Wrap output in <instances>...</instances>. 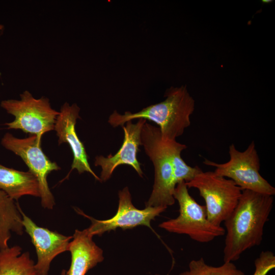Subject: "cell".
Returning a JSON list of instances; mask_svg holds the SVG:
<instances>
[{
	"label": "cell",
	"mask_w": 275,
	"mask_h": 275,
	"mask_svg": "<svg viewBox=\"0 0 275 275\" xmlns=\"http://www.w3.org/2000/svg\"><path fill=\"white\" fill-rule=\"evenodd\" d=\"M273 203L272 196L242 190L237 206L224 222V262L237 261L245 251L261 244Z\"/></svg>",
	"instance_id": "cell-1"
},
{
	"label": "cell",
	"mask_w": 275,
	"mask_h": 275,
	"mask_svg": "<svg viewBox=\"0 0 275 275\" xmlns=\"http://www.w3.org/2000/svg\"><path fill=\"white\" fill-rule=\"evenodd\" d=\"M164 97L166 99L164 101L136 113L125 112L121 115L114 111L108 122L116 127H122L127 122L134 119L148 120L159 126L162 140L175 141L190 124V116L194 110L195 101L183 86L167 89Z\"/></svg>",
	"instance_id": "cell-2"
},
{
	"label": "cell",
	"mask_w": 275,
	"mask_h": 275,
	"mask_svg": "<svg viewBox=\"0 0 275 275\" xmlns=\"http://www.w3.org/2000/svg\"><path fill=\"white\" fill-rule=\"evenodd\" d=\"M173 197L178 201L179 214L160 223V228L171 233L187 235L201 243L210 242L225 234L223 227L214 225L208 219L205 206L199 204L189 195L185 181L177 184Z\"/></svg>",
	"instance_id": "cell-3"
},
{
	"label": "cell",
	"mask_w": 275,
	"mask_h": 275,
	"mask_svg": "<svg viewBox=\"0 0 275 275\" xmlns=\"http://www.w3.org/2000/svg\"><path fill=\"white\" fill-rule=\"evenodd\" d=\"M141 145L154 168L153 189L146 207H163L173 205L176 187L173 168L166 143L161 138L159 128L147 122L141 134Z\"/></svg>",
	"instance_id": "cell-4"
},
{
	"label": "cell",
	"mask_w": 275,
	"mask_h": 275,
	"mask_svg": "<svg viewBox=\"0 0 275 275\" xmlns=\"http://www.w3.org/2000/svg\"><path fill=\"white\" fill-rule=\"evenodd\" d=\"M1 106L14 120L6 123L8 129H20L26 133L35 135L39 143L46 132L54 130L59 112L51 106L48 98H36L28 90L20 94V99H7Z\"/></svg>",
	"instance_id": "cell-5"
},
{
	"label": "cell",
	"mask_w": 275,
	"mask_h": 275,
	"mask_svg": "<svg viewBox=\"0 0 275 275\" xmlns=\"http://www.w3.org/2000/svg\"><path fill=\"white\" fill-rule=\"evenodd\" d=\"M185 183L188 188L198 189L205 200L208 219L217 226L231 214L242 191L233 180L214 172L201 171Z\"/></svg>",
	"instance_id": "cell-6"
},
{
	"label": "cell",
	"mask_w": 275,
	"mask_h": 275,
	"mask_svg": "<svg viewBox=\"0 0 275 275\" xmlns=\"http://www.w3.org/2000/svg\"><path fill=\"white\" fill-rule=\"evenodd\" d=\"M230 160L218 163L205 159L203 163L214 167V172L233 180L242 190L273 196L275 188L260 174V159L254 141L244 151L237 150L233 144L229 146Z\"/></svg>",
	"instance_id": "cell-7"
},
{
	"label": "cell",
	"mask_w": 275,
	"mask_h": 275,
	"mask_svg": "<svg viewBox=\"0 0 275 275\" xmlns=\"http://www.w3.org/2000/svg\"><path fill=\"white\" fill-rule=\"evenodd\" d=\"M1 144L23 160L29 171L38 180L42 206L45 209H52L56 203L47 179L50 173L60 170L61 168L45 154L36 136L31 135L26 138L19 139L7 132L2 138Z\"/></svg>",
	"instance_id": "cell-8"
},
{
	"label": "cell",
	"mask_w": 275,
	"mask_h": 275,
	"mask_svg": "<svg viewBox=\"0 0 275 275\" xmlns=\"http://www.w3.org/2000/svg\"><path fill=\"white\" fill-rule=\"evenodd\" d=\"M118 209L112 218L105 220L96 219L86 215L79 208H74L75 211L89 218L91 224L87 228L92 236H101L106 232L115 230L117 228L123 230L132 229L138 226H146L152 229L151 221L167 209L163 207H146L139 209L132 204L131 196L127 187L120 190Z\"/></svg>",
	"instance_id": "cell-9"
},
{
	"label": "cell",
	"mask_w": 275,
	"mask_h": 275,
	"mask_svg": "<svg viewBox=\"0 0 275 275\" xmlns=\"http://www.w3.org/2000/svg\"><path fill=\"white\" fill-rule=\"evenodd\" d=\"M17 203L22 215L24 231L31 238L37 254L35 268L38 275H48L52 260L59 255L68 251L72 236H66L47 228L38 226L22 211Z\"/></svg>",
	"instance_id": "cell-10"
},
{
	"label": "cell",
	"mask_w": 275,
	"mask_h": 275,
	"mask_svg": "<svg viewBox=\"0 0 275 275\" xmlns=\"http://www.w3.org/2000/svg\"><path fill=\"white\" fill-rule=\"evenodd\" d=\"M79 112L80 108L77 104L70 105L68 102L64 103L61 107L54 124V130L58 138L59 145L67 143L73 153L71 168L66 178L75 169L79 174L88 172L96 180L100 181V178L90 167L84 145L79 140L75 130L77 119L80 118Z\"/></svg>",
	"instance_id": "cell-11"
},
{
	"label": "cell",
	"mask_w": 275,
	"mask_h": 275,
	"mask_svg": "<svg viewBox=\"0 0 275 275\" xmlns=\"http://www.w3.org/2000/svg\"><path fill=\"white\" fill-rule=\"evenodd\" d=\"M146 120L139 119L136 123L131 121L127 122L126 126H123L124 138L123 144L119 151L115 154H110L107 157L100 155L95 157L94 165L101 168L100 182L108 180L115 169L122 164L132 167L141 177L143 172L141 163L137 159L139 146L141 145V134L144 124Z\"/></svg>",
	"instance_id": "cell-12"
},
{
	"label": "cell",
	"mask_w": 275,
	"mask_h": 275,
	"mask_svg": "<svg viewBox=\"0 0 275 275\" xmlns=\"http://www.w3.org/2000/svg\"><path fill=\"white\" fill-rule=\"evenodd\" d=\"M93 237L87 229L75 230L69 245L71 264L67 275H85L103 260V251L93 241Z\"/></svg>",
	"instance_id": "cell-13"
},
{
	"label": "cell",
	"mask_w": 275,
	"mask_h": 275,
	"mask_svg": "<svg viewBox=\"0 0 275 275\" xmlns=\"http://www.w3.org/2000/svg\"><path fill=\"white\" fill-rule=\"evenodd\" d=\"M0 189L14 200L24 196L40 197L38 180L30 171H20L1 164Z\"/></svg>",
	"instance_id": "cell-14"
},
{
	"label": "cell",
	"mask_w": 275,
	"mask_h": 275,
	"mask_svg": "<svg viewBox=\"0 0 275 275\" xmlns=\"http://www.w3.org/2000/svg\"><path fill=\"white\" fill-rule=\"evenodd\" d=\"M24 231L17 203L0 189V250L9 247L11 232L21 236Z\"/></svg>",
	"instance_id": "cell-15"
},
{
	"label": "cell",
	"mask_w": 275,
	"mask_h": 275,
	"mask_svg": "<svg viewBox=\"0 0 275 275\" xmlns=\"http://www.w3.org/2000/svg\"><path fill=\"white\" fill-rule=\"evenodd\" d=\"M29 252L19 245L0 250V275H38Z\"/></svg>",
	"instance_id": "cell-16"
},
{
	"label": "cell",
	"mask_w": 275,
	"mask_h": 275,
	"mask_svg": "<svg viewBox=\"0 0 275 275\" xmlns=\"http://www.w3.org/2000/svg\"><path fill=\"white\" fill-rule=\"evenodd\" d=\"M165 142L171 159L176 185L181 181L188 182L191 181L197 174L202 171L198 166L191 167L187 165L182 158L181 153L187 148L185 144L179 143L176 140Z\"/></svg>",
	"instance_id": "cell-17"
},
{
	"label": "cell",
	"mask_w": 275,
	"mask_h": 275,
	"mask_svg": "<svg viewBox=\"0 0 275 275\" xmlns=\"http://www.w3.org/2000/svg\"><path fill=\"white\" fill-rule=\"evenodd\" d=\"M189 270L179 275H245L232 262H224L219 266H213L206 263L203 258L191 260Z\"/></svg>",
	"instance_id": "cell-18"
},
{
	"label": "cell",
	"mask_w": 275,
	"mask_h": 275,
	"mask_svg": "<svg viewBox=\"0 0 275 275\" xmlns=\"http://www.w3.org/2000/svg\"><path fill=\"white\" fill-rule=\"evenodd\" d=\"M253 275H266L275 268V255L270 251H262L254 262Z\"/></svg>",
	"instance_id": "cell-19"
},
{
	"label": "cell",
	"mask_w": 275,
	"mask_h": 275,
	"mask_svg": "<svg viewBox=\"0 0 275 275\" xmlns=\"http://www.w3.org/2000/svg\"><path fill=\"white\" fill-rule=\"evenodd\" d=\"M4 30V26L0 23V36L3 34Z\"/></svg>",
	"instance_id": "cell-20"
},
{
	"label": "cell",
	"mask_w": 275,
	"mask_h": 275,
	"mask_svg": "<svg viewBox=\"0 0 275 275\" xmlns=\"http://www.w3.org/2000/svg\"><path fill=\"white\" fill-rule=\"evenodd\" d=\"M59 275H67V270L62 269Z\"/></svg>",
	"instance_id": "cell-21"
}]
</instances>
